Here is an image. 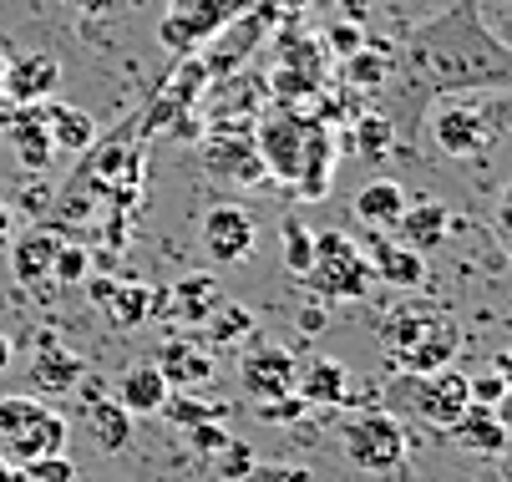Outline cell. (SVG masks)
Returning a JSON list of instances; mask_svg holds the SVG:
<instances>
[{
	"instance_id": "obj_1",
	"label": "cell",
	"mask_w": 512,
	"mask_h": 482,
	"mask_svg": "<svg viewBox=\"0 0 512 482\" xmlns=\"http://www.w3.org/2000/svg\"><path fill=\"white\" fill-rule=\"evenodd\" d=\"M507 107V87H442V97L426 107L421 132L447 163H477L497 148Z\"/></svg>"
},
{
	"instance_id": "obj_2",
	"label": "cell",
	"mask_w": 512,
	"mask_h": 482,
	"mask_svg": "<svg viewBox=\"0 0 512 482\" xmlns=\"http://www.w3.org/2000/svg\"><path fill=\"white\" fill-rule=\"evenodd\" d=\"M381 346H386V356L401 376H431V371H447L457 361L462 330L436 300L406 295L381 320Z\"/></svg>"
},
{
	"instance_id": "obj_3",
	"label": "cell",
	"mask_w": 512,
	"mask_h": 482,
	"mask_svg": "<svg viewBox=\"0 0 512 482\" xmlns=\"http://www.w3.org/2000/svg\"><path fill=\"white\" fill-rule=\"evenodd\" d=\"M340 457L355 472H391L406 462V427L386 406H360L340 427Z\"/></svg>"
},
{
	"instance_id": "obj_4",
	"label": "cell",
	"mask_w": 512,
	"mask_h": 482,
	"mask_svg": "<svg viewBox=\"0 0 512 482\" xmlns=\"http://www.w3.org/2000/svg\"><path fill=\"white\" fill-rule=\"evenodd\" d=\"M305 280L315 285L320 300H365L371 295V259H365V249L340 234V229H325L315 234V259L305 269Z\"/></svg>"
},
{
	"instance_id": "obj_5",
	"label": "cell",
	"mask_w": 512,
	"mask_h": 482,
	"mask_svg": "<svg viewBox=\"0 0 512 482\" xmlns=\"http://www.w3.org/2000/svg\"><path fill=\"white\" fill-rule=\"evenodd\" d=\"M203 168L208 178L229 183V188H264L269 173L259 163V148H254V132L249 127H213L203 137Z\"/></svg>"
},
{
	"instance_id": "obj_6",
	"label": "cell",
	"mask_w": 512,
	"mask_h": 482,
	"mask_svg": "<svg viewBox=\"0 0 512 482\" xmlns=\"http://www.w3.org/2000/svg\"><path fill=\"white\" fill-rule=\"evenodd\" d=\"M249 132H254V148H259L264 173L279 178V183H295V178H300V158H305L310 122L295 117L289 107H274V112H264L259 127H249Z\"/></svg>"
},
{
	"instance_id": "obj_7",
	"label": "cell",
	"mask_w": 512,
	"mask_h": 482,
	"mask_svg": "<svg viewBox=\"0 0 512 482\" xmlns=\"http://www.w3.org/2000/svg\"><path fill=\"white\" fill-rule=\"evenodd\" d=\"M198 244L213 264H244L254 259L259 249V229H254V214L244 209V203L224 198V203H213V209H203L198 219Z\"/></svg>"
},
{
	"instance_id": "obj_8",
	"label": "cell",
	"mask_w": 512,
	"mask_h": 482,
	"mask_svg": "<svg viewBox=\"0 0 512 482\" xmlns=\"http://www.w3.org/2000/svg\"><path fill=\"white\" fill-rule=\"evenodd\" d=\"M391 396H411V411L426 422V427H436V432H452V422L467 411V376L462 371H431V376H401V386L391 391Z\"/></svg>"
},
{
	"instance_id": "obj_9",
	"label": "cell",
	"mask_w": 512,
	"mask_h": 482,
	"mask_svg": "<svg viewBox=\"0 0 512 482\" xmlns=\"http://www.w3.org/2000/svg\"><path fill=\"white\" fill-rule=\"evenodd\" d=\"M244 6H249V0H173V11L163 16L158 36H163L173 51H193V46H203L213 31H224Z\"/></svg>"
},
{
	"instance_id": "obj_10",
	"label": "cell",
	"mask_w": 512,
	"mask_h": 482,
	"mask_svg": "<svg viewBox=\"0 0 512 482\" xmlns=\"http://www.w3.org/2000/svg\"><path fill=\"white\" fill-rule=\"evenodd\" d=\"M295 376H300V361L289 356L284 346H254L244 361H239V391L264 406V401H279L295 391Z\"/></svg>"
},
{
	"instance_id": "obj_11",
	"label": "cell",
	"mask_w": 512,
	"mask_h": 482,
	"mask_svg": "<svg viewBox=\"0 0 512 482\" xmlns=\"http://www.w3.org/2000/svg\"><path fill=\"white\" fill-rule=\"evenodd\" d=\"M56 87H61V61L46 51H26L21 61H6V87H0V97H11L16 107H36V102H51Z\"/></svg>"
},
{
	"instance_id": "obj_12",
	"label": "cell",
	"mask_w": 512,
	"mask_h": 482,
	"mask_svg": "<svg viewBox=\"0 0 512 482\" xmlns=\"http://www.w3.org/2000/svg\"><path fill=\"white\" fill-rule=\"evenodd\" d=\"M447 234H452V209L442 198H406V209L396 219V244L431 254V249L447 244Z\"/></svg>"
},
{
	"instance_id": "obj_13",
	"label": "cell",
	"mask_w": 512,
	"mask_h": 482,
	"mask_svg": "<svg viewBox=\"0 0 512 482\" xmlns=\"http://www.w3.org/2000/svg\"><path fill=\"white\" fill-rule=\"evenodd\" d=\"M66 239L56 229H31L11 244V269H16V280L36 295H51V264H56V249Z\"/></svg>"
},
{
	"instance_id": "obj_14",
	"label": "cell",
	"mask_w": 512,
	"mask_h": 482,
	"mask_svg": "<svg viewBox=\"0 0 512 482\" xmlns=\"http://www.w3.org/2000/svg\"><path fill=\"white\" fill-rule=\"evenodd\" d=\"M158 371H163V381L168 386H178V391H188V386H203V381H213V351L208 346H198V340L188 335H168L163 346H158V361H153Z\"/></svg>"
},
{
	"instance_id": "obj_15",
	"label": "cell",
	"mask_w": 512,
	"mask_h": 482,
	"mask_svg": "<svg viewBox=\"0 0 512 482\" xmlns=\"http://www.w3.org/2000/svg\"><path fill=\"white\" fill-rule=\"evenodd\" d=\"M457 447H467V452H477V457H497V452H507V417L497 406H482V401H467V411L452 422V432H447Z\"/></svg>"
},
{
	"instance_id": "obj_16",
	"label": "cell",
	"mask_w": 512,
	"mask_h": 482,
	"mask_svg": "<svg viewBox=\"0 0 512 482\" xmlns=\"http://www.w3.org/2000/svg\"><path fill=\"white\" fill-rule=\"evenodd\" d=\"M168 381H163V371L153 366V361H132L122 376H117V406L127 411V417H158L163 411V401H168Z\"/></svg>"
},
{
	"instance_id": "obj_17",
	"label": "cell",
	"mask_w": 512,
	"mask_h": 482,
	"mask_svg": "<svg viewBox=\"0 0 512 482\" xmlns=\"http://www.w3.org/2000/svg\"><path fill=\"white\" fill-rule=\"evenodd\" d=\"M66 442H71L66 417L46 406V411H41V417H36L21 437H11V447L0 452V457L16 462V467H31V462H41V457H61V452H66Z\"/></svg>"
},
{
	"instance_id": "obj_18",
	"label": "cell",
	"mask_w": 512,
	"mask_h": 482,
	"mask_svg": "<svg viewBox=\"0 0 512 482\" xmlns=\"http://www.w3.org/2000/svg\"><path fill=\"white\" fill-rule=\"evenodd\" d=\"M82 356L77 351H66L61 340H51V335H41V351H36V361H31V391L36 396H66L71 386L82 381Z\"/></svg>"
},
{
	"instance_id": "obj_19",
	"label": "cell",
	"mask_w": 512,
	"mask_h": 482,
	"mask_svg": "<svg viewBox=\"0 0 512 482\" xmlns=\"http://www.w3.org/2000/svg\"><path fill=\"white\" fill-rule=\"evenodd\" d=\"M82 437H87L102 457H117V452L132 442V417H127L112 396H87V406H82Z\"/></svg>"
},
{
	"instance_id": "obj_20",
	"label": "cell",
	"mask_w": 512,
	"mask_h": 482,
	"mask_svg": "<svg viewBox=\"0 0 512 482\" xmlns=\"http://www.w3.org/2000/svg\"><path fill=\"white\" fill-rule=\"evenodd\" d=\"M295 396H300L305 406H350V371H345L340 361L320 356V361L300 366Z\"/></svg>"
},
{
	"instance_id": "obj_21",
	"label": "cell",
	"mask_w": 512,
	"mask_h": 482,
	"mask_svg": "<svg viewBox=\"0 0 512 482\" xmlns=\"http://www.w3.org/2000/svg\"><path fill=\"white\" fill-rule=\"evenodd\" d=\"M218 300H224V295H218V280H213V274H183V280L158 300V310H168L173 320L203 325V320H208V310H213Z\"/></svg>"
},
{
	"instance_id": "obj_22",
	"label": "cell",
	"mask_w": 512,
	"mask_h": 482,
	"mask_svg": "<svg viewBox=\"0 0 512 482\" xmlns=\"http://www.w3.org/2000/svg\"><path fill=\"white\" fill-rule=\"evenodd\" d=\"M11 137V148H16V158H21V168H31V173H46L51 168V158H56V143H51V132H46V122H41V112H21V117H11L6 127H0Z\"/></svg>"
},
{
	"instance_id": "obj_23",
	"label": "cell",
	"mask_w": 512,
	"mask_h": 482,
	"mask_svg": "<svg viewBox=\"0 0 512 482\" xmlns=\"http://www.w3.org/2000/svg\"><path fill=\"white\" fill-rule=\"evenodd\" d=\"M371 274L386 280L391 290H421L426 285V254H416L406 244H376L371 249Z\"/></svg>"
},
{
	"instance_id": "obj_24",
	"label": "cell",
	"mask_w": 512,
	"mask_h": 482,
	"mask_svg": "<svg viewBox=\"0 0 512 482\" xmlns=\"http://www.w3.org/2000/svg\"><path fill=\"white\" fill-rule=\"evenodd\" d=\"M401 209H406V188L396 178H371L355 193V219L371 229H396Z\"/></svg>"
},
{
	"instance_id": "obj_25",
	"label": "cell",
	"mask_w": 512,
	"mask_h": 482,
	"mask_svg": "<svg viewBox=\"0 0 512 482\" xmlns=\"http://www.w3.org/2000/svg\"><path fill=\"white\" fill-rule=\"evenodd\" d=\"M41 122H46V132H51L56 153H87V148L97 143V122H92V112H82V107L51 102V107L41 112Z\"/></svg>"
},
{
	"instance_id": "obj_26",
	"label": "cell",
	"mask_w": 512,
	"mask_h": 482,
	"mask_svg": "<svg viewBox=\"0 0 512 482\" xmlns=\"http://www.w3.org/2000/svg\"><path fill=\"white\" fill-rule=\"evenodd\" d=\"M330 168H335V143H330V127L310 122L305 158H300V178H295V183H300L310 198H325V188H330Z\"/></svg>"
},
{
	"instance_id": "obj_27",
	"label": "cell",
	"mask_w": 512,
	"mask_h": 482,
	"mask_svg": "<svg viewBox=\"0 0 512 482\" xmlns=\"http://www.w3.org/2000/svg\"><path fill=\"white\" fill-rule=\"evenodd\" d=\"M203 330H208V346H244L249 330H254V315H249L244 305H234V300H218V305L208 310Z\"/></svg>"
},
{
	"instance_id": "obj_28",
	"label": "cell",
	"mask_w": 512,
	"mask_h": 482,
	"mask_svg": "<svg viewBox=\"0 0 512 482\" xmlns=\"http://www.w3.org/2000/svg\"><path fill=\"white\" fill-rule=\"evenodd\" d=\"M102 310L112 315V325L137 330L142 320H148V315L158 310V295H153V285H117V290H112V300H107Z\"/></svg>"
},
{
	"instance_id": "obj_29",
	"label": "cell",
	"mask_w": 512,
	"mask_h": 482,
	"mask_svg": "<svg viewBox=\"0 0 512 482\" xmlns=\"http://www.w3.org/2000/svg\"><path fill=\"white\" fill-rule=\"evenodd\" d=\"M158 417H168L173 427H198V422H224V406H213V401H198V396H188V391H168V401H163V411Z\"/></svg>"
},
{
	"instance_id": "obj_30",
	"label": "cell",
	"mask_w": 512,
	"mask_h": 482,
	"mask_svg": "<svg viewBox=\"0 0 512 482\" xmlns=\"http://www.w3.org/2000/svg\"><path fill=\"white\" fill-rule=\"evenodd\" d=\"M41 401L36 396H0V452L11 447V437H21L36 417H41Z\"/></svg>"
},
{
	"instance_id": "obj_31",
	"label": "cell",
	"mask_w": 512,
	"mask_h": 482,
	"mask_svg": "<svg viewBox=\"0 0 512 482\" xmlns=\"http://www.w3.org/2000/svg\"><path fill=\"white\" fill-rule=\"evenodd\" d=\"M279 244H284V269H289V274H300V280H305V269H310V259H315V234H310L300 219H284V229H279Z\"/></svg>"
},
{
	"instance_id": "obj_32",
	"label": "cell",
	"mask_w": 512,
	"mask_h": 482,
	"mask_svg": "<svg viewBox=\"0 0 512 482\" xmlns=\"http://www.w3.org/2000/svg\"><path fill=\"white\" fill-rule=\"evenodd\" d=\"M87 264H92V254H87L82 244H61V249H56V264H51V285H77V280H87Z\"/></svg>"
},
{
	"instance_id": "obj_33",
	"label": "cell",
	"mask_w": 512,
	"mask_h": 482,
	"mask_svg": "<svg viewBox=\"0 0 512 482\" xmlns=\"http://www.w3.org/2000/svg\"><path fill=\"white\" fill-rule=\"evenodd\" d=\"M467 396L482 401V406H502V401H507V361H497V366L482 371V376H467Z\"/></svg>"
},
{
	"instance_id": "obj_34",
	"label": "cell",
	"mask_w": 512,
	"mask_h": 482,
	"mask_svg": "<svg viewBox=\"0 0 512 482\" xmlns=\"http://www.w3.org/2000/svg\"><path fill=\"white\" fill-rule=\"evenodd\" d=\"M254 467H259V462H254V447H249V442H224V452H218V472L234 477V482H244Z\"/></svg>"
},
{
	"instance_id": "obj_35",
	"label": "cell",
	"mask_w": 512,
	"mask_h": 482,
	"mask_svg": "<svg viewBox=\"0 0 512 482\" xmlns=\"http://www.w3.org/2000/svg\"><path fill=\"white\" fill-rule=\"evenodd\" d=\"M224 442H229L224 422H198V427H188V447H193V457H218V452H224Z\"/></svg>"
},
{
	"instance_id": "obj_36",
	"label": "cell",
	"mask_w": 512,
	"mask_h": 482,
	"mask_svg": "<svg viewBox=\"0 0 512 482\" xmlns=\"http://www.w3.org/2000/svg\"><path fill=\"white\" fill-rule=\"evenodd\" d=\"M21 477H26V482H71V477H77V467H71L66 452H61V457H41V462L21 467Z\"/></svg>"
},
{
	"instance_id": "obj_37",
	"label": "cell",
	"mask_w": 512,
	"mask_h": 482,
	"mask_svg": "<svg viewBox=\"0 0 512 482\" xmlns=\"http://www.w3.org/2000/svg\"><path fill=\"white\" fill-rule=\"evenodd\" d=\"M305 411H310V406H305V401H300L295 391H289V396H279V401H264V406L254 411V417H259V422H274V427H284V422L305 417Z\"/></svg>"
},
{
	"instance_id": "obj_38",
	"label": "cell",
	"mask_w": 512,
	"mask_h": 482,
	"mask_svg": "<svg viewBox=\"0 0 512 482\" xmlns=\"http://www.w3.org/2000/svg\"><path fill=\"white\" fill-rule=\"evenodd\" d=\"M381 72H386V61H381L376 51H365V46H360V51H350V77H360L365 87H376V82H381Z\"/></svg>"
},
{
	"instance_id": "obj_39",
	"label": "cell",
	"mask_w": 512,
	"mask_h": 482,
	"mask_svg": "<svg viewBox=\"0 0 512 482\" xmlns=\"http://www.w3.org/2000/svg\"><path fill=\"white\" fill-rule=\"evenodd\" d=\"M386 143H391V127H386L381 117H365V122H360V148L371 153V158H381Z\"/></svg>"
},
{
	"instance_id": "obj_40",
	"label": "cell",
	"mask_w": 512,
	"mask_h": 482,
	"mask_svg": "<svg viewBox=\"0 0 512 482\" xmlns=\"http://www.w3.org/2000/svg\"><path fill=\"white\" fill-rule=\"evenodd\" d=\"M244 482H310L305 467H284V462H269V467H254Z\"/></svg>"
},
{
	"instance_id": "obj_41",
	"label": "cell",
	"mask_w": 512,
	"mask_h": 482,
	"mask_svg": "<svg viewBox=\"0 0 512 482\" xmlns=\"http://www.w3.org/2000/svg\"><path fill=\"white\" fill-rule=\"evenodd\" d=\"M112 290H117V280H92V285H87L92 305H107V300H112Z\"/></svg>"
},
{
	"instance_id": "obj_42",
	"label": "cell",
	"mask_w": 512,
	"mask_h": 482,
	"mask_svg": "<svg viewBox=\"0 0 512 482\" xmlns=\"http://www.w3.org/2000/svg\"><path fill=\"white\" fill-rule=\"evenodd\" d=\"M66 6H77L82 16H102L107 6H117V0H66Z\"/></svg>"
},
{
	"instance_id": "obj_43",
	"label": "cell",
	"mask_w": 512,
	"mask_h": 482,
	"mask_svg": "<svg viewBox=\"0 0 512 482\" xmlns=\"http://www.w3.org/2000/svg\"><path fill=\"white\" fill-rule=\"evenodd\" d=\"M320 325H325V310H305V315H300V330H305V335H320Z\"/></svg>"
},
{
	"instance_id": "obj_44",
	"label": "cell",
	"mask_w": 512,
	"mask_h": 482,
	"mask_svg": "<svg viewBox=\"0 0 512 482\" xmlns=\"http://www.w3.org/2000/svg\"><path fill=\"white\" fill-rule=\"evenodd\" d=\"M335 41H340L335 51H360V31H355V26H350V31H335Z\"/></svg>"
},
{
	"instance_id": "obj_45",
	"label": "cell",
	"mask_w": 512,
	"mask_h": 482,
	"mask_svg": "<svg viewBox=\"0 0 512 482\" xmlns=\"http://www.w3.org/2000/svg\"><path fill=\"white\" fill-rule=\"evenodd\" d=\"M11 356H16V346H11V340H6V335H0V376H6V371H11Z\"/></svg>"
},
{
	"instance_id": "obj_46",
	"label": "cell",
	"mask_w": 512,
	"mask_h": 482,
	"mask_svg": "<svg viewBox=\"0 0 512 482\" xmlns=\"http://www.w3.org/2000/svg\"><path fill=\"white\" fill-rule=\"evenodd\" d=\"M0 482H26V477H21V467H16V462L0 457Z\"/></svg>"
},
{
	"instance_id": "obj_47",
	"label": "cell",
	"mask_w": 512,
	"mask_h": 482,
	"mask_svg": "<svg viewBox=\"0 0 512 482\" xmlns=\"http://www.w3.org/2000/svg\"><path fill=\"white\" fill-rule=\"evenodd\" d=\"M11 239V209H6V198H0V244Z\"/></svg>"
},
{
	"instance_id": "obj_48",
	"label": "cell",
	"mask_w": 512,
	"mask_h": 482,
	"mask_svg": "<svg viewBox=\"0 0 512 482\" xmlns=\"http://www.w3.org/2000/svg\"><path fill=\"white\" fill-rule=\"evenodd\" d=\"M0 87H6V51H0Z\"/></svg>"
}]
</instances>
